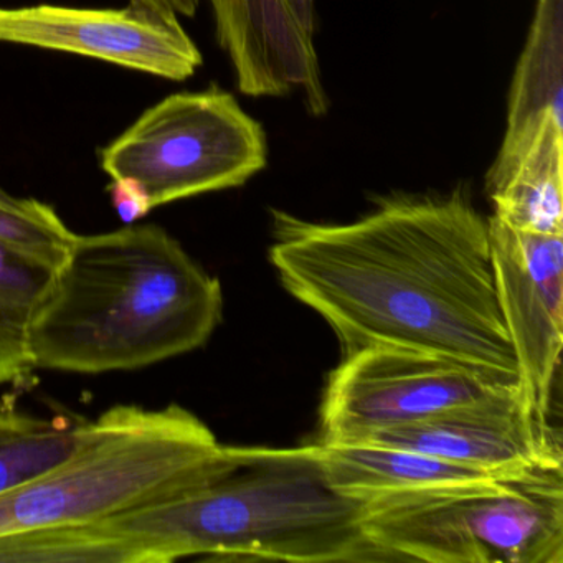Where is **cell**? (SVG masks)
I'll return each mask as SVG.
<instances>
[{
  "instance_id": "obj_1",
  "label": "cell",
  "mask_w": 563,
  "mask_h": 563,
  "mask_svg": "<svg viewBox=\"0 0 563 563\" xmlns=\"http://www.w3.org/2000/svg\"><path fill=\"white\" fill-rule=\"evenodd\" d=\"M269 260L345 354L427 352L519 384L500 314L489 219L461 192L397 197L342 225L273 212Z\"/></svg>"
},
{
  "instance_id": "obj_2",
  "label": "cell",
  "mask_w": 563,
  "mask_h": 563,
  "mask_svg": "<svg viewBox=\"0 0 563 563\" xmlns=\"http://www.w3.org/2000/svg\"><path fill=\"white\" fill-rule=\"evenodd\" d=\"M362 514V503L329 483L318 443L222 446L194 486L84 526L48 529L44 543L64 563L378 562Z\"/></svg>"
},
{
  "instance_id": "obj_3",
  "label": "cell",
  "mask_w": 563,
  "mask_h": 563,
  "mask_svg": "<svg viewBox=\"0 0 563 563\" xmlns=\"http://www.w3.org/2000/svg\"><path fill=\"white\" fill-rule=\"evenodd\" d=\"M223 292L157 225L78 235L29 332L35 368L97 375L137 371L202 347Z\"/></svg>"
},
{
  "instance_id": "obj_4",
  "label": "cell",
  "mask_w": 563,
  "mask_h": 563,
  "mask_svg": "<svg viewBox=\"0 0 563 563\" xmlns=\"http://www.w3.org/2000/svg\"><path fill=\"white\" fill-rule=\"evenodd\" d=\"M222 446L180 405H114L80 423L62 463L0 494V537L84 526L173 496L203 479Z\"/></svg>"
},
{
  "instance_id": "obj_5",
  "label": "cell",
  "mask_w": 563,
  "mask_h": 563,
  "mask_svg": "<svg viewBox=\"0 0 563 563\" xmlns=\"http://www.w3.org/2000/svg\"><path fill=\"white\" fill-rule=\"evenodd\" d=\"M362 509L382 560L563 562V467L380 497Z\"/></svg>"
},
{
  "instance_id": "obj_6",
  "label": "cell",
  "mask_w": 563,
  "mask_h": 563,
  "mask_svg": "<svg viewBox=\"0 0 563 563\" xmlns=\"http://www.w3.org/2000/svg\"><path fill=\"white\" fill-rule=\"evenodd\" d=\"M100 161L111 180H133L156 209L249 183L265 169L268 141L232 95L212 88L154 104Z\"/></svg>"
},
{
  "instance_id": "obj_7",
  "label": "cell",
  "mask_w": 563,
  "mask_h": 563,
  "mask_svg": "<svg viewBox=\"0 0 563 563\" xmlns=\"http://www.w3.org/2000/svg\"><path fill=\"white\" fill-rule=\"evenodd\" d=\"M512 385L519 384L427 352L358 349L344 354L329 375L319 413V443H362Z\"/></svg>"
},
{
  "instance_id": "obj_8",
  "label": "cell",
  "mask_w": 563,
  "mask_h": 563,
  "mask_svg": "<svg viewBox=\"0 0 563 563\" xmlns=\"http://www.w3.org/2000/svg\"><path fill=\"white\" fill-rule=\"evenodd\" d=\"M0 42L97 58L173 81L187 80L202 65L179 15L134 2L124 9L0 8Z\"/></svg>"
},
{
  "instance_id": "obj_9",
  "label": "cell",
  "mask_w": 563,
  "mask_h": 563,
  "mask_svg": "<svg viewBox=\"0 0 563 563\" xmlns=\"http://www.w3.org/2000/svg\"><path fill=\"white\" fill-rule=\"evenodd\" d=\"M500 314L530 407L549 418L563 345V235L510 229L489 217Z\"/></svg>"
},
{
  "instance_id": "obj_10",
  "label": "cell",
  "mask_w": 563,
  "mask_h": 563,
  "mask_svg": "<svg viewBox=\"0 0 563 563\" xmlns=\"http://www.w3.org/2000/svg\"><path fill=\"white\" fill-rule=\"evenodd\" d=\"M362 443L418 451L500 477L563 467L559 434L530 407L520 385Z\"/></svg>"
},
{
  "instance_id": "obj_11",
  "label": "cell",
  "mask_w": 563,
  "mask_h": 563,
  "mask_svg": "<svg viewBox=\"0 0 563 563\" xmlns=\"http://www.w3.org/2000/svg\"><path fill=\"white\" fill-rule=\"evenodd\" d=\"M217 41L249 97L299 91L312 117H324L329 98L312 44L291 0H212Z\"/></svg>"
},
{
  "instance_id": "obj_12",
  "label": "cell",
  "mask_w": 563,
  "mask_h": 563,
  "mask_svg": "<svg viewBox=\"0 0 563 563\" xmlns=\"http://www.w3.org/2000/svg\"><path fill=\"white\" fill-rule=\"evenodd\" d=\"M493 217L520 232L563 235V118L545 111L530 140L486 176Z\"/></svg>"
},
{
  "instance_id": "obj_13",
  "label": "cell",
  "mask_w": 563,
  "mask_h": 563,
  "mask_svg": "<svg viewBox=\"0 0 563 563\" xmlns=\"http://www.w3.org/2000/svg\"><path fill=\"white\" fill-rule=\"evenodd\" d=\"M318 444L329 483L362 504L431 487L503 479L418 451L368 443Z\"/></svg>"
},
{
  "instance_id": "obj_14",
  "label": "cell",
  "mask_w": 563,
  "mask_h": 563,
  "mask_svg": "<svg viewBox=\"0 0 563 563\" xmlns=\"http://www.w3.org/2000/svg\"><path fill=\"white\" fill-rule=\"evenodd\" d=\"M507 108L499 156L519 147L545 111L563 118V0H537Z\"/></svg>"
},
{
  "instance_id": "obj_15",
  "label": "cell",
  "mask_w": 563,
  "mask_h": 563,
  "mask_svg": "<svg viewBox=\"0 0 563 563\" xmlns=\"http://www.w3.org/2000/svg\"><path fill=\"white\" fill-rule=\"evenodd\" d=\"M78 431L80 423L34 417L18 407L14 395L0 394V494L62 463L77 446Z\"/></svg>"
},
{
  "instance_id": "obj_16",
  "label": "cell",
  "mask_w": 563,
  "mask_h": 563,
  "mask_svg": "<svg viewBox=\"0 0 563 563\" xmlns=\"http://www.w3.org/2000/svg\"><path fill=\"white\" fill-rule=\"evenodd\" d=\"M54 275L0 245V387L24 384L35 371L29 332Z\"/></svg>"
},
{
  "instance_id": "obj_17",
  "label": "cell",
  "mask_w": 563,
  "mask_h": 563,
  "mask_svg": "<svg viewBox=\"0 0 563 563\" xmlns=\"http://www.w3.org/2000/svg\"><path fill=\"white\" fill-rule=\"evenodd\" d=\"M77 236L47 203L14 197L0 206V245L38 268L57 273Z\"/></svg>"
},
{
  "instance_id": "obj_18",
  "label": "cell",
  "mask_w": 563,
  "mask_h": 563,
  "mask_svg": "<svg viewBox=\"0 0 563 563\" xmlns=\"http://www.w3.org/2000/svg\"><path fill=\"white\" fill-rule=\"evenodd\" d=\"M114 210L126 225H133L151 212L150 202L143 190L130 179H113L108 187Z\"/></svg>"
},
{
  "instance_id": "obj_19",
  "label": "cell",
  "mask_w": 563,
  "mask_h": 563,
  "mask_svg": "<svg viewBox=\"0 0 563 563\" xmlns=\"http://www.w3.org/2000/svg\"><path fill=\"white\" fill-rule=\"evenodd\" d=\"M130 2L192 18L196 14L197 8H199L200 0H130Z\"/></svg>"
},
{
  "instance_id": "obj_20",
  "label": "cell",
  "mask_w": 563,
  "mask_h": 563,
  "mask_svg": "<svg viewBox=\"0 0 563 563\" xmlns=\"http://www.w3.org/2000/svg\"><path fill=\"white\" fill-rule=\"evenodd\" d=\"M296 11H298L299 18H301L302 24L314 32L316 27V9L314 0H291Z\"/></svg>"
},
{
  "instance_id": "obj_21",
  "label": "cell",
  "mask_w": 563,
  "mask_h": 563,
  "mask_svg": "<svg viewBox=\"0 0 563 563\" xmlns=\"http://www.w3.org/2000/svg\"><path fill=\"white\" fill-rule=\"evenodd\" d=\"M12 199H14V197L9 196L8 192H4V190L0 189V206H2V203L11 202Z\"/></svg>"
}]
</instances>
